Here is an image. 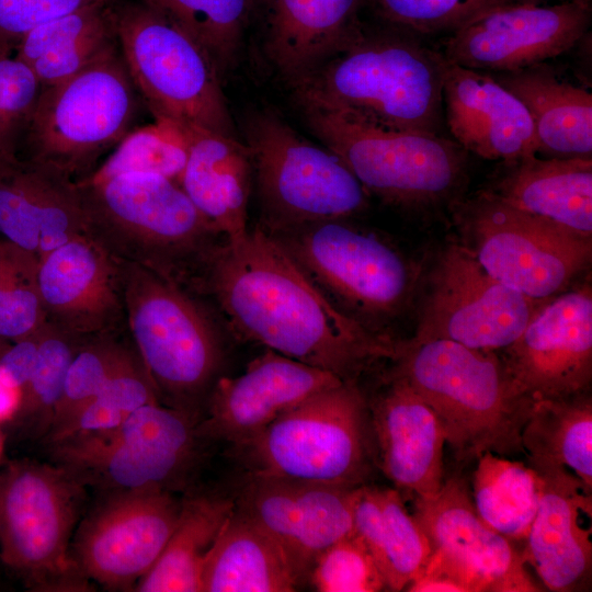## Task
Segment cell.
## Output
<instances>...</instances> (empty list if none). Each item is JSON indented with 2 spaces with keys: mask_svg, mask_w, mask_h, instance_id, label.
I'll return each mask as SVG.
<instances>
[{
  "mask_svg": "<svg viewBox=\"0 0 592 592\" xmlns=\"http://www.w3.org/2000/svg\"><path fill=\"white\" fill-rule=\"evenodd\" d=\"M203 274L240 337L342 380L395 354L397 342L337 307L260 226L217 246Z\"/></svg>",
  "mask_w": 592,
  "mask_h": 592,
  "instance_id": "1",
  "label": "cell"
},
{
  "mask_svg": "<svg viewBox=\"0 0 592 592\" xmlns=\"http://www.w3.org/2000/svg\"><path fill=\"white\" fill-rule=\"evenodd\" d=\"M392 27L361 33L291 87L300 109L441 135L445 57Z\"/></svg>",
  "mask_w": 592,
  "mask_h": 592,
  "instance_id": "2",
  "label": "cell"
},
{
  "mask_svg": "<svg viewBox=\"0 0 592 592\" xmlns=\"http://www.w3.org/2000/svg\"><path fill=\"white\" fill-rule=\"evenodd\" d=\"M392 374L437 415L459 462L490 452L524 456L522 430L534 400L513 385L501 356L448 340L397 343Z\"/></svg>",
  "mask_w": 592,
  "mask_h": 592,
  "instance_id": "3",
  "label": "cell"
},
{
  "mask_svg": "<svg viewBox=\"0 0 592 592\" xmlns=\"http://www.w3.org/2000/svg\"><path fill=\"white\" fill-rule=\"evenodd\" d=\"M232 453L251 477L366 485L377 468L367 398L357 380H343L286 410Z\"/></svg>",
  "mask_w": 592,
  "mask_h": 592,
  "instance_id": "4",
  "label": "cell"
},
{
  "mask_svg": "<svg viewBox=\"0 0 592 592\" xmlns=\"http://www.w3.org/2000/svg\"><path fill=\"white\" fill-rule=\"evenodd\" d=\"M77 185L88 232L119 262L180 285L190 270H204L217 247L218 235L174 180L133 172Z\"/></svg>",
  "mask_w": 592,
  "mask_h": 592,
  "instance_id": "5",
  "label": "cell"
},
{
  "mask_svg": "<svg viewBox=\"0 0 592 592\" xmlns=\"http://www.w3.org/2000/svg\"><path fill=\"white\" fill-rule=\"evenodd\" d=\"M86 491L56 463L13 460L0 470V563L29 591L93 590L70 554Z\"/></svg>",
  "mask_w": 592,
  "mask_h": 592,
  "instance_id": "6",
  "label": "cell"
},
{
  "mask_svg": "<svg viewBox=\"0 0 592 592\" xmlns=\"http://www.w3.org/2000/svg\"><path fill=\"white\" fill-rule=\"evenodd\" d=\"M118 263L140 362L167 406L198 422L223 361L212 321L179 284L137 264Z\"/></svg>",
  "mask_w": 592,
  "mask_h": 592,
  "instance_id": "7",
  "label": "cell"
},
{
  "mask_svg": "<svg viewBox=\"0 0 592 592\" xmlns=\"http://www.w3.org/2000/svg\"><path fill=\"white\" fill-rule=\"evenodd\" d=\"M143 105L117 44L76 75L42 89L19 157L79 181L135 128Z\"/></svg>",
  "mask_w": 592,
  "mask_h": 592,
  "instance_id": "8",
  "label": "cell"
},
{
  "mask_svg": "<svg viewBox=\"0 0 592 592\" xmlns=\"http://www.w3.org/2000/svg\"><path fill=\"white\" fill-rule=\"evenodd\" d=\"M310 132L337 155L367 193L421 209L456 197L466 156L442 135L383 127L350 115L301 109Z\"/></svg>",
  "mask_w": 592,
  "mask_h": 592,
  "instance_id": "9",
  "label": "cell"
},
{
  "mask_svg": "<svg viewBox=\"0 0 592 592\" xmlns=\"http://www.w3.org/2000/svg\"><path fill=\"white\" fill-rule=\"evenodd\" d=\"M117 44L155 119L236 136L221 78L191 37L143 0H113Z\"/></svg>",
  "mask_w": 592,
  "mask_h": 592,
  "instance_id": "10",
  "label": "cell"
},
{
  "mask_svg": "<svg viewBox=\"0 0 592 592\" xmlns=\"http://www.w3.org/2000/svg\"><path fill=\"white\" fill-rule=\"evenodd\" d=\"M241 128L264 230L348 219L366 208L368 193L341 159L301 136L277 113L249 111Z\"/></svg>",
  "mask_w": 592,
  "mask_h": 592,
  "instance_id": "11",
  "label": "cell"
},
{
  "mask_svg": "<svg viewBox=\"0 0 592 592\" xmlns=\"http://www.w3.org/2000/svg\"><path fill=\"white\" fill-rule=\"evenodd\" d=\"M266 232L337 307L355 312V318H394L412 295V265L392 246L348 219Z\"/></svg>",
  "mask_w": 592,
  "mask_h": 592,
  "instance_id": "12",
  "label": "cell"
},
{
  "mask_svg": "<svg viewBox=\"0 0 592 592\" xmlns=\"http://www.w3.org/2000/svg\"><path fill=\"white\" fill-rule=\"evenodd\" d=\"M196 421L160 402L148 403L116 428L48 445L53 463L86 487L104 492L133 489L172 491L191 469L200 440Z\"/></svg>",
  "mask_w": 592,
  "mask_h": 592,
  "instance_id": "13",
  "label": "cell"
},
{
  "mask_svg": "<svg viewBox=\"0 0 592 592\" xmlns=\"http://www.w3.org/2000/svg\"><path fill=\"white\" fill-rule=\"evenodd\" d=\"M458 215L481 266L527 297L565 292L591 263L592 237L513 208L486 191L462 203Z\"/></svg>",
  "mask_w": 592,
  "mask_h": 592,
  "instance_id": "14",
  "label": "cell"
},
{
  "mask_svg": "<svg viewBox=\"0 0 592 592\" xmlns=\"http://www.w3.org/2000/svg\"><path fill=\"white\" fill-rule=\"evenodd\" d=\"M547 299L527 297L502 284L468 247L452 244L432 269L412 340H448L502 351Z\"/></svg>",
  "mask_w": 592,
  "mask_h": 592,
  "instance_id": "15",
  "label": "cell"
},
{
  "mask_svg": "<svg viewBox=\"0 0 592 592\" xmlns=\"http://www.w3.org/2000/svg\"><path fill=\"white\" fill-rule=\"evenodd\" d=\"M181 501L162 489L104 492L72 537L79 571L107 591H135L173 533Z\"/></svg>",
  "mask_w": 592,
  "mask_h": 592,
  "instance_id": "16",
  "label": "cell"
},
{
  "mask_svg": "<svg viewBox=\"0 0 592 592\" xmlns=\"http://www.w3.org/2000/svg\"><path fill=\"white\" fill-rule=\"evenodd\" d=\"M591 21L588 2H508L491 7L452 32L446 60L485 72H508L546 62L573 47Z\"/></svg>",
  "mask_w": 592,
  "mask_h": 592,
  "instance_id": "17",
  "label": "cell"
},
{
  "mask_svg": "<svg viewBox=\"0 0 592 592\" xmlns=\"http://www.w3.org/2000/svg\"><path fill=\"white\" fill-rule=\"evenodd\" d=\"M501 358L514 387L534 401L587 392L592 380L590 284L547 299Z\"/></svg>",
  "mask_w": 592,
  "mask_h": 592,
  "instance_id": "18",
  "label": "cell"
},
{
  "mask_svg": "<svg viewBox=\"0 0 592 592\" xmlns=\"http://www.w3.org/2000/svg\"><path fill=\"white\" fill-rule=\"evenodd\" d=\"M341 382L330 372L267 350L240 376L215 382L196 435L240 445L286 410Z\"/></svg>",
  "mask_w": 592,
  "mask_h": 592,
  "instance_id": "19",
  "label": "cell"
},
{
  "mask_svg": "<svg viewBox=\"0 0 592 592\" xmlns=\"http://www.w3.org/2000/svg\"><path fill=\"white\" fill-rule=\"evenodd\" d=\"M236 506L286 550L303 579L316 557L353 533L356 488L247 476Z\"/></svg>",
  "mask_w": 592,
  "mask_h": 592,
  "instance_id": "20",
  "label": "cell"
},
{
  "mask_svg": "<svg viewBox=\"0 0 592 592\" xmlns=\"http://www.w3.org/2000/svg\"><path fill=\"white\" fill-rule=\"evenodd\" d=\"M37 285L47 322L79 338L110 328L123 305L119 263L90 234L41 258Z\"/></svg>",
  "mask_w": 592,
  "mask_h": 592,
  "instance_id": "21",
  "label": "cell"
},
{
  "mask_svg": "<svg viewBox=\"0 0 592 592\" xmlns=\"http://www.w3.org/2000/svg\"><path fill=\"white\" fill-rule=\"evenodd\" d=\"M367 403L377 468L400 492L435 496L444 482L446 440L433 409L405 378L392 373Z\"/></svg>",
  "mask_w": 592,
  "mask_h": 592,
  "instance_id": "22",
  "label": "cell"
},
{
  "mask_svg": "<svg viewBox=\"0 0 592 592\" xmlns=\"http://www.w3.org/2000/svg\"><path fill=\"white\" fill-rule=\"evenodd\" d=\"M362 9L363 0H252L250 27L291 88L361 33Z\"/></svg>",
  "mask_w": 592,
  "mask_h": 592,
  "instance_id": "23",
  "label": "cell"
},
{
  "mask_svg": "<svg viewBox=\"0 0 592 592\" xmlns=\"http://www.w3.org/2000/svg\"><path fill=\"white\" fill-rule=\"evenodd\" d=\"M88 232L77 182L32 160H0V235L38 260Z\"/></svg>",
  "mask_w": 592,
  "mask_h": 592,
  "instance_id": "24",
  "label": "cell"
},
{
  "mask_svg": "<svg viewBox=\"0 0 592 592\" xmlns=\"http://www.w3.org/2000/svg\"><path fill=\"white\" fill-rule=\"evenodd\" d=\"M412 514L432 547L473 572L486 592L540 591L527 573L522 554L478 515L460 478L444 481L433 497H413Z\"/></svg>",
  "mask_w": 592,
  "mask_h": 592,
  "instance_id": "25",
  "label": "cell"
},
{
  "mask_svg": "<svg viewBox=\"0 0 592 592\" xmlns=\"http://www.w3.org/2000/svg\"><path fill=\"white\" fill-rule=\"evenodd\" d=\"M538 475V508L523 560L549 591H587L592 576V490L565 469Z\"/></svg>",
  "mask_w": 592,
  "mask_h": 592,
  "instance_id": "26",
  "label": "cell"
},
{
  "mask_svg": "<svg viewBox=\"0 0 592 592\" xmlns=\"http://www.w3.org/2000/svg\"><path fill=\"white\" fill-rule=\"evenodd\" d=\"M442 94L444 118L463 149L504 162L538 155L527 110L491 73L445 59Z\"/></svg>",
  "mask_w": 592,
  "mask_h": 592,
  "instance_id": "27",
  "label": "cell"
},
{
  "mask_svg": "<svg viewBox=\"0 0 592 592\" xmlns=\"http://www.w3.org/2000/svg\"><path fill=\"white\" fill-rule=\"evenodd\" d=\"M185 128L190 148L178 183L218 236L238 240L249 230L253 173L249 149L238 137Z\"/></svg>",
  "mask_w": 592,
  "mask_h": 592,
  "instance_id": "28",
  "label": "cell"
},
{
  "mask_svg": "<svg viewBox=\"0 0 592 592\" xmlns=\"http://www.w3.org/2000/svg\"><path fill=\"white\" fill-rule=\"evenodd\" d=\"M505 163L487 193L513 208L592 237V157L534 155Z\"/></svg>",
  "mask_w": 592,
  "mask_h": 592,
  "instance_id": "29",
  "label": "cell"
},
{
  "mask_svg": "<svg viewBox=\"0 0 592 592\" xmlns=\"http://www.w3.org/2000/svg\"><path fill=\"white\" fill-rule=\"evenodd\" d=\"M525 106L537 153L546 158L592 157V94L562 80L546 62L493 76Z\"/></svg>",
  "mask_w": 592,
  "mask_h": 592,
  "instance_id": "30",
  "label": "cell"
},
{
  "mask_svg": "<svg viewBox=\"0 0 592 592\" xmlns=\"http://www.w3.org/2000/svg\"><path fill=\"white\" fill-rule=\"evenodd\" d=\"M303 580L282 545L235 505L206 561L201 592H292Z\"/></svg>",
  "mask_w": 592,
  "mask_h": 592,
  "instance_id": "31",
  "label": "cell"
},
{
  "mask_svg": "<svg viewBox=\"0 0 592 592\" xmlns=\"http://www.w3.org/2000/svg\"><path fill=\"white\" fill-rule=\"evenodd\" d=\"M353 533L378 566L389 591H402L415 578L433 547L395 488L363 485L353 503Z\"/></svg>",
  "mask_w": 592,
  "mask_h": 592,
  "instance_id": "32",
  "label": "cell"
},
{
  "mask_svg": "<svg viewBox=\"0 0 592 592\" xmlns=\"http://www.w3.org/2000/svg\"><path fill=\"white\" fill-rule=\"evenodd\" d=\"M112 3L91 4L32 30L16 44L14 56L42 89L68 79L117 45Z\"/></svg>",
  "mask_w": 592,
  "mask_h": 592,
  "instance_id": "33",
  "label": "cell"
},
{
  "mask_svg": "<svg viewBox=\"0 0 592 592\" xmlns=\"http://www.w3.org/2000/svg\"><path fill=\"white\" fill-rule=\"evenodd\" d=\"M235 505L232 499L213 493L182 499L173 533L135 591L201 592L206 561Z\"/></svg>",
  "mask_w": 592,
  "mask_h": 592,
  "instance_id": "34",
  "label": "cell"
},
{
  "mask_svg": "<svg viewBox=\"0 0 592 592\" xmlns=\"http://www.w3.org/2000/svg\"><path fill=\"white\" fill-rule=\"evenodd\" d=\"M526 464L536 473L568 470L592 490V398L535 400L522 430Z\"/></svg>",
  "mask_w": 592,
  "mask_h": 592,
  "instance_id": "35",
  "label": "cell"
},
{
  "mask_svg": "<svg viewBox=\"0 0 592 592\" xmlns=\"http://www.w3.org/2000/svg\"><path fill=\"white\" fill-rule=\"evenodd\" d=\"M473 473V503L481 520L509 540H525L537 512L542 480L525 462L490 452Z\"/></svg>",
  "mask_w": 592,
  "mask_h": 592,
  "instance_id": "36",
  "label": "cell"
},
{
  "mask_svg": "<svg viewBox=\"0 0 592 592\" xmlns=\"http://www.w3.org/2000/svg\"><path fill=\"white\" fill-rule=\"evenodd\" d=\"M191 37L223 79L235 68L248 31L252 0H143Z\"/></svg>",
  "mask_w": 592,
  "mask_h": 592,
  "instance_id": "37",
  "label": "cell"
},
{
  "mask_svg": "<svg viewBox=\"0 0 592 592\" xmlns=\"http://www.w3.org/2000/svg\"><path fill=\"white\" fill-rule=\"evenodd\" d=\"M80 338L49 322L42 330L37 358L19 405L5 421L22 439L45 440L64 391L69 365L80 348Z\"/></svg>",
  "mask_w": 592,
  "mask_h": 592,
  "instance_id": "38",
  "label": "cell"
},
{
  "mask_svg": "<svg viewBox=\"0 0 592 592\" xmlns=\"http://www.w3.org/2000/svg\"><path fill=\"white\" fill-rule=\"evenodd\" d=\"M189 148L185 127L168 119H155L132 129L100 166L76 182L94 184L133 172L160 174L178 182Z\"/></svg>",
  "mask_w": 592,
  "mask_h": 592,
  "instance_id": "39",
  "label": "cell"
},
{
  "mask_svg": "<svg viewBox=\"0 0 592 592\" xmlns=\"http://www.w3.org/2000/svg\"><path fill=\"white\" fill-rule=\"evenodd\" d=\"M159 402L158 392L143 363L135 362L111 377L66 424L44 442L53 445L67 439L116 428L129 414Z\"/></svg>",
  "mask_w": 592,
  "mask_h": 592,
  "instance_id": "40",
  "label": "cell"
},
{
  "mask_svg": "<svg viewBox=\"0 0 592 592\" xmlns=\"http://www.w3.org/2000/svg\"><path fill=\"white\" fill-rule=\"evenodd\" d=\"M37 265L36 257L0 239V340H20L47 322L38 292Z\"/></svg>",
  "mask_w": 592,
  "mask_h": 592,
  "instance_id": "41",
  "label": "cell"
},
{
  "mask_svg": "<svg viewBox=\"0 0 592 592\" xmlns=\"http://www.w3.org/2000/svg\"><path fill=\"white\" fill-rule=\"evenodd\" d=\"M135 362L127 350L110 340L100 339L80 345L69 365L64 391L45 440L66 424L111 377Z\"/></svg>",
  "mask_w": 592,
  "mask_h": 592,
  "instance_id": "42",
  "label": "cell"
},
{
  "mask_svg": "<svg viewBox=\"0 0 592 592\" xmlns=\"http://www.w3.org/2000/svg\"><path fill=\"white\" fill-rule=\"evenodd\" d=\"M510 0H363L385 24L409 34L454 32L480 12Z\"/></svg>",
  "mask_w": 592,
  "mask_h": 592,
  "instance_id": "43",
  "label": "cell"
},
{
  "mask_svg": "<svg viewBox=\"0 0 592 592\" xmlns=\"http://www.w3.org/2000/svg\"><path fill=\"white\" fill-rule=\"evenodd\" d=\"M319 592H378L386 581L373 556L354 533L322 550L308 574Z\"/></svg>",
  "mask_w": 592,
  "mask_h": 592,
  "instance_id": "44",
  "label": "cell"
},
{
  "mask_svg": "<svg viewBox=\"0 0 592 592\" xmlns=\"http://www.w3.org/2000/svg\"><path fill=\"white\" fill-rule=\"evenodd\" d=\"M42 86L13 53L0 49V160L19 158Z\"/></svg>",
  "mask_w": 592,
  "mask_h": 592,
  "instance_id": "45",
  "label": "cell"
},
{
  "mask_svg": "<svg viewBox=\"0 0 592 592\" xmlns=\"http://www.w3.org/2000/svg\"><path fill=\"white\" fill-rule=\"evenodd\" d=\"M107 0H0V49L13 53L32 30Z\"/></svg>",
  "mask_w": 592,
  "mask_h": 592,
  "instance_id": "46",
  "label": "cell"
},
{
  "mask_svg": "<svg viewBox=\"0 0 592 592\" xmlns=\"http://www.w3.org/2000/svg\"><path fill=\"white\" fill-rule=\"evenodd\" d=\"M410 592H486L482 582L448 554L433 548L426 562L406 587Z\"/></svg>",
  "mask_w": 592,
  "mask_h": 592,
  "instance_id": "47",
  "label": "cell"
},
{
  "mask_svg": "<svg viewBox=\"0 0 592 592\" xmlns=\"http://www.w3.org/2000/svg\"><path fill=\"white\" fill-rule=\"evenodd\" d=\"M43 327L33 334L13 341L0 352V373L20 394L33 374Z\"/></svg>",
  "mask_w": 592,
  "mask_h": 592,
  "instance_id": "48",
  "label": "cell"
},
{
  "mask_svg": "<svg viewBox=\"0 0 592 592\" xmlns=\"http://www.w3.org/2000/svg\"><path fill=\"white\" fill-rule=\"evenodd\" d=\"M20 392L0 373V422H5L15 411Z\"/></svg>",
  "mask_w": 592,
  "mask_h": 592,
  "instance_id": "49",
  "label": "cell"
},
{
  "mask_svg": "<svg viewBox=\"0 0 592 592\" xmlns=\"http://www.w3.org/2000/svg\"><path fill=\"white\" fill-rule=\"evenodd\" d=\"M511 2L515 3H536V4H544L547 2H562V1H581V2H588L589 0H510Z\"/></svg>",
  "mask_w": 592,
  "mask_h": 592,
  "instance_id": "50",
  "label": "cell"
},
{
  "mask_svg": "<svg viewBox=\"0 0 592 592\" xmlns=\"http://www.w3.org/2000/svg\"><path fill=\"white\" fill-rule=\"evenodd\" d=\"M2 439H1V435H0V456H1V453H2Z\"/></svg>",
  "mask_w": 592,
  "mask_h": 592,
  "instance_id": "51",
  "label": "cell"
},
{
  "mask_svg": "<svg viewBox=\"0 0 592 592\" xmlns=\"http://www.w3.org/2000/svg\"><path fill=\"white\" fill-rule=\"evenodd\" d=\"M0 568H2V567H1V563H0Z\"/></svg>",
  "mask_w": 592,
  "mask_h": 592,
  "instance_id": "52",
  "label": "cell"
},
{
  "mask_svg": "<svg viewBox=\"0 0 592 592\" xmlns=\"http://www.w3.org/2000/svg\"><path fill=\"white\" fill-rule=\"evenodd\" d=\"M2 350H3V349H2ZM2 350H0V352H1Z\"/></svg>",
  "mask_w": 592,
  "mask_h": 592,
  "instance_id": "53",
  "label": "cell"
}]
</instances>
